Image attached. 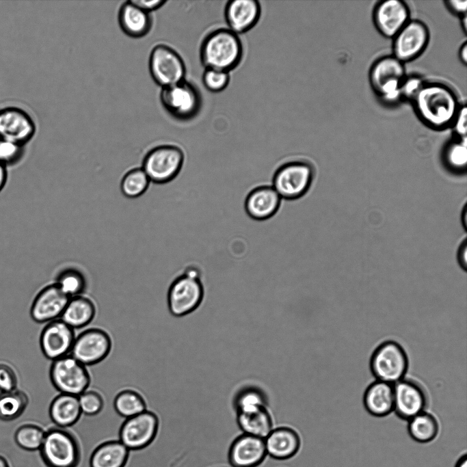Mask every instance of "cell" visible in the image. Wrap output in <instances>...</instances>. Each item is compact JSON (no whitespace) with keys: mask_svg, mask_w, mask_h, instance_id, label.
<instances>
[{"mask_svg":"<svg viewBox=\"0 0 467 467\" xmlns=\"http://www.w3.org/2000/svg\"><path fill=\"white\" fill-rule=\"evenodd\" d=\"M118 22L123 32L132 38L146 36L152 27L150 13L138 8L131 1H126L121 5Z\"/></svg>","mask_w":467,"mask_h":467,"instance_id":"cell-26","label":"cell"},{"mask_svg":"<svg viewBox=\"0 0 467 467\" xmlns=\"http://www.w3.org/2000/svg\"><path fill=\"white\" fill-rule=\"evenodd\" d=\"M235 421L242 433L265 439L273 427V419L267 408L236 414Z\"/></svg>","mask_w":467,"mask_h":467,"instance_id":"cell-28","label":"cell"},{"mask_svg":"<svg viewBox=\"0 0 467 467\" xmlns=\"http://www.w3.org/2000/svg\"><path fill=\"white\" fill-rule=\"evenodd\" d=\"M18 378L13 368L5 363H0L1 392L16 390Z\"/></svg>","mask_w":467,"mask_h":467,"instance_id":"cell-41","label":"cell"},{"mask_svg":"<svg viewBox=\"0 0 467 467\" xmlns=\"http://www.w3.org/2000/svg\"><path fill=\"white\" fill-rule=\"evenodd\" d=\"M23 144L0 138V161L8 168L20 163L25 150Z\"/></svg>","mask_w":467,"mask_h":467,"instance_id":"cell-39","label":"cell"},{"mask_svg":"<svg viewBox=\"0 0 467 467\" xmlns=\"http://www.w3.org/2000/svg\"><path fill=\"white\" fill-rule=\"evenodd\" d=\"M46 430L36 424L20 426L14 433L16 444L28 451H39L44 441Z\"/></svg>","mask_w":467,"mask_h":467,"instance_id":"cell-36","label":"cell"},{"mask_svg":"<svg viewBox=\"0 0 467 467\" xmlns=\"http://www.w3.org/2000/svg\"><path fill=\"white\" fill-rule=\"evenodd\" d=\"M408 364V355L403 347L388 340L379 345L373 352L370 369L377 380L394 385L405 377Z\"/></svg>","mask_w":467,"mask_h":467,"instance_id":"cell-5","label":"cell"},{"mask_svg":"<svg viewBox=\"0 0 467 467\" xmlns=\"http://www.w3.org/2000/svg\"><path fill=\"white\" fill-rule=\"evenodd\" d=\"M458 261L461 267L466 269L467 268V242L464 241L461 245L458 251Z\"/></svg>","mask_w":467,"mask_h":467,"instance_id":"cell-46","label":"cell"},{"mask_svg":"<svg viewBox=\"0 0 467 467\" xmlns=\"http://www.w3.org/2000/svg\"><path fill=\"white\" fill-rule=\"evenodd\" d=\"M429 404L427 392L418 381L404 377L394 384V410L399 418L409 421L425 412Z\"/></svg>","mask_w":467,"mask_h":467,"instance_id":"cell-14","label":"cell"},{"mask_svg":"<svg viewBox=\"0 0 467 467\" xmlns=\"http://www.w3.org/2000/svg\"><path fill=\"white\" fill-rule=\"evenodd\" d=\"M446 5L453 13L461 17L466 14L467 1L466 0H449L446 1Z\"/></svg>","mask_w":467,"mask_h":467,"instance_id":"cell-45","label":"cell"},{"mask_svg":"<svg viewBox=\"0 0 467 467\" xmlns=\"http://www.w3.org/2000/svg\"><path fill=\"white\" fill-rule=\"evenodd\" d=\"M455 467H467V456L466 454L458 459Z\"/></svg>","mask_w":467,"mask_h":467,"instance_id":"cell-49","label":"cell"},{"mask_svg":"<svg viewBox=\"0 0 467 467\" xmlns=\"http://www.w3.org/2000/svg\"><path fill=\"white\" fill-rule=\"evenodd\" d=\"M243 46L239 36L230 29H218L204 39L200 57L205 69L229 72L240 63Z\"/></svg>","mask_w":467,"mask_h":467,"instance_id":"cell-2","label":"cell"},{"mask_svg":"<svg viewBox=\"0 0 467 467\" xmlns=\"http://www.w3.org/2000/svg\"><path fill=\"white\" fill-rule=\"evenodd\" d=\"M55 284L70 298L83 295L87 286L83 274L74 268L65 269L59 272Z\"/></svg>","mask_w":467,"mask_h":467,"instance_id":"cell-34","label":"cell"},{"mask_svg":"<svg viewBox=\"0 0 467 467\" xmlns=\"http://www.w3.org/2000/svg\"><path fill=\"white\" fill-rule=\"evenodd\" d=\"M110 335L99 328H91L76 336L70 354L85 366L98 364L110 353Z\"/></svg>","mask_w":467,"mask_h":467,"instance_id":"cell-12","label":"cell"},{"mask_svg":"<svg viewBox=\"0 0 467 467\" xmlns=\"http://www.w3.org/2000/svg\"><path fill=\"white\" fill-rule=\"evenodd\" d=\"M438 431V421L428 412H423L408 421V433L416 442H429L436 438Z\"/></svg>","mask_w":467,"mask_h":467,"instance_id":"cell-31","label":"cell"},{"mask_svg":"<svg viewBox=\"0 0 467 467\" xmlns=\"http://www.w3.org/2000/svg\"><path fill=\"white\" fill-rule=\"evenodd\" d=\"M82 414L94 416L100 414L104 408L102 395L95 390L87 389L78 396Z\"/></svg>","mask_w":467,"mask_h":467,"instance_id":"cell-38","label":"cell"},{"mask_svg":"<svg viewBox=\"0 0 467 467\" xmlns=\"http://www.w3.org/2000/svg\"><path fill=\"white\" fill-rule=\"evenodd\" d=\"M363 403L366 410L375 417H384L394 410V385L376 380L365 390Z\"/></svg>","mask_w":467,"mask_h":467,"instance_id":"cell-24","label":"cell"},{"mask_svg":"<svg viewBox=\"0 0 467 467\" xmlns=\"http://www.w3.org/2000/svg\"><path fill=\"white\" fill-rule=\"evenodd\" d=\"M281 200L272 186H258L248 194L245 200V210L253 219L266 220L277 213Z\"/></svg>","mask_w":467,"mask_h":467,"instance_id":"cell-22","label":"cell"},{"mask_svg":"<svg viewBox=\"0 0 467 467\" xmlns=\"http://www.w3.org/2000/svg\"><path fill=\"white\" fill-rule=\"evenodd\" d=\"M267 395L257 384H243L237 390L232 397V406L236 414L267 408Z\"/></svg>","mask_w":467,"mask_h":467,"instance_id":"cell-30","label":"cell"},{"mask_svg":"<svg viewBox=\"0 0 467 467\" xmlns=\"http://www.w3.org/2000/svg\"><path fill=\"white\" fill-rule=\"evenodd\" d=\"M150 181L142 168L129 170L120 182L122 194L129 198H136L143 195L148 189Z\"/></svg>","mask_w":467,"mask_h":467,"instance_id":"cell-35","label":"cell"},{"mask_svg":"<svg viewBox=\"0 0 467 467\" xmlns=\"http://www.w3.org/2000/svg\"><path fill=\"white\" fill-rule=\"evenodd\" d=\"M38 451L46 467H77L80 462L78 442L68 429L54 426L46 429Z\"/></svg>","mask_w":467,"mask_h":467,"instance_id":"cell-4","label":"cell"},{"mask_svg":"<svg viewBox=\"0 0 467 467\" xmlns=\"http://www.w3.org/2000/svg\"><path fill=\"white\" fill-rule=\"evenodd\" d=\"M373 18L379 31L386 38H393L410 20V10L402 1L385 0L376 6Z\"/></svg>","mask_w":467,"mask_h":467,"instance_id":"cell-20","label":"cell"},{"mask_svg":"<svg viewBox=\"0 0 467 467\" xmlns=\"http://www.w3.org/2000/svg\"><path fill=\"white\" fill-rule=\"evenodd\" d=\"M459 57L461 62L466 65L467 64V44L466 42L460 47Z\"/></svg>","mask_w":467,"mask_h":467,"instance_id":"cell-48","label":"cell"},{"mask_svg":"<svg viewBox=\"0 0 467 467\" xmlns=\"http://www.w3.org/2000/svg\"><path fill=\"white\" fill-rule=\"evenodd\" d=\"M0 467H10L6 459L1 455H0Z\"/></svg>","mask_w":467,"mask_h":467,"instance_id":"cell-52","label":"cell"},{"mask_svg":"<svg viewBox=\"0 0 467 467\" xmlns=\"http://www.w3.org/2000/svg\"><path fill=\"white\" fill-rule=\"evenodd\" d=\"M264 442L267 455L277 460H286L294 457L301 446L299 433L288 426L274 427Z\"/></svg>","mask_w":467,"mask_h":467,"instance_id":"cell-23","label":"cell"},{"mask_svg":"<svg viewBox=\"0 0 467 467\" xmlns=\"http://www.w3.org/2000/svg\"><path fill=\"white\" fill-rule=\"evenodd\" d=\"M462 27L464 29V32L467 30V16L466 14L462 16Z\"/></svg>","mask_w":467,"mask_h":467,"instance_id":"cell-51","label":"cell"},{"mask_svg":"<svg viewBox=\"0 0 467 467\" xmlns=\"http://www.w3.org/2000/svg\"><path fill=\"white\" fill-rule=\"evenodd\" d=\"M413 101L420 118L437 129L452 125L460 107L455 92L438 83H425Z\"/></svg>","mask_w":467,"mask_h":467,"instance_id":"cell-1","label":"cell"},{"mask_svg":"<svg viewBox=\"0 0 467 467\" xmlns=\"http://www.w3.org/2000/svg\"><path fill=\"white\" fill-rule=\"evenodd\" d=\"M69 299L55 283L44 286L32 302L31 319L38 323L60 319Z\"/></svg>","mask_w":467,"mask_h":467,"instance_id":"cell-17","label":"cell"},{"mask_svg":"<svg viewBox=\"0 0 467 467\" xmlns=\"http://www.w3.org/2000/svg\"><path fill=\"white\" fill-rule=\"evenodd\" d=\"M185 160L183 150L174 145H161L151 149L144 157L142 168L150 182L164 184L174 180Z\"/></svg>","mask_w":467,"mask_h":467,"instance_id":"cell-7","label":"cell"},{"mask_svg":"<svg viewBox=\"0 0 467 467\" xmlns=\"http://www.w3.org/2000/svg\"><path fill=\"white\" fill-rule=\"evenodd\" d=\"M49 413L55 427L64 429L72 427L82 415L78 397L59 393L51 401Z\"/></svg>","mask_w":467,"mask_h":467,"instance_id":"cell-25","label":"cell"},{"mask_svg":"<svg viewBox=\"0 0 467 467\" xmlns=\"http://www.w3.org/2000/svg\"><path fill=\"white\" fill-rule=\"evenodd\" d=\"M424 85L423 80L418 76L405 77L401 85L402 98L413 100Z\"/></svg>","mask_w":467,"mask_h":467,"instance_id":"cell-42","label":"cell"},{"mask_svg":"<svg viewBox=\"0 0 467 467\" xmlns=\"http://www.w3.org/2000/svg\"><path fill=\"white\" fill-rule=\"evenodd\" d=\"M35 132V123L26 111L14 107L0 109L1 139L25 145Z\"/></svg>","mask_w":467,"mask_h":467,"instance_id":"cell-18","label":"cell"},{"mask_svg":"<svg viewBox=\"0 0 467 467\" xmlns=\"http://www.w3.org/2000/svg\"><path fill=\"white\" fill-rule=\"evenodd\" d=\"M462 224L464 226V228L466 229V225H467V211H466V207H464V209L462 211Z\"/></svg>","mask_w":467,"mask_h":467,"instance_id":"cell-50","label":"cell"},{"mask_svg":"<svg viewBox=\"0 0 467 467\" xmlns=\"http://www.w3.org/2000/svg\"><path fill=\"white\" fill-rule=\"evenodd\" d=\"M75 337V330L61 319L50 321L40 334L42 352L51 361L69 355Z\"/></svg>","mask_w":467,"mask_h":467,"instance_id":"cell-16","label":"cell"},{"mask_svg":"<svg viewBox=\"0 0 467 467\" xmlns=\"http://www.w3.org/2000/svg\"><path fill=\"white\" fill-rule=\"evenodd\" d=\"M114 408L116 412L124 419L147 410L144 397L137 391L130 388L121 390L116 394Z\"/></svg>","mask_w":467,"mask_h":467,"instance_id":"cell-32","label":"cell"},{"mask_svg":"<svg viewBox=\"0 0 467 467\" xmlns=\"http://www.w3.org/2000/svg\"><path fill=\"white\" fill-rule=\"evenodd\" d=\"M405 77L404 64L393 55L376 61L369 74L373 88L386 104H395L401 100V85Z\"/></svg>","mask_w":467,"mask_h":467,"instance_id":"cell-6","label":"cell"},{"mask_svg":"<svg viewBox=\"0 0 467 467\" xmlns=\"http://www.w3.org/2000/svg\"><path fill=\"white\" fill-rule=\"evenodd\" d=\"M150 75L159 85L168 87L185 80L186 68L183 59L171 47L156 45L149 57Z\"/></svg>","mask_w":467,"mask_h":467,"instance_id":"cell-10","label":"cell"},{"mask_svg":"<svg viewBox=\"0 0 467 467\" xmlns=\"http://www.w3.org/2000/svg\"><path fill=\"white\" fill-rule=\"evenodd\" d=\"M96 314L94 302L83 294L69 299L60 319L75 330L90 324Z\"/></svg>","mask_w":467,"mask_h":467,"instance_id":"cell-27","label":"cell"},{"mask_svg":"<svg viewBox=\"0 0 467 467\" xmlns=\"http://www.w3.org/2000/svg\"><path fill=\"white\" fill-rule=\"evenodd\" d=\"M159 423L158 415L146 410L124 420L120 426L118 439L129 451L144 449L155 439Z\"/></svg>","mask_w":467,"mask_h":467,"instance_id":"cell-11","label":"cell"},{"mask_svg":"<svg viewBox=\"0 0 467 467\" xmlns=\"http://www.w3.org/2000/svg\"><path fill=\"white\" fill-rule=\"evenodd\" d=\"M204 295V286L198 269L191 267L177 277L168 291V307L175 317H183L194 312Z\"/></svg>","mask_w":467,"mask_h":467,"instance_id":"cell-3","label":"cell"},{"mask_svg":"<svg viewBox=\"0 0 467 467\" xmlns=\"http://www.w3.org/2000/svg\"><path fill=\"white\" fill-rule=\"evenodd\" d=\"M8 177V168L0 161V192L6 185Z\"/></svg>","mask_w":467,"mask_h":467,"instance_id":"cell-47","label":"cell"},{"mask_svg":"<svg viewBox=\"0 0 467 467\" xmlns=\"http://www.w3.org/2000/svg\"><path fill=\"white\" fill-rule=\"evenodd\" d=\"M313 178L312 167L302 161H293L280 165L275 172L272 187L281 198L293 200L302 197Z\"/></svg>","mask_w":467,"mask_h":467,"instance_id":"cell-9","label":"cell"},{"mask_svg":"<svg viewBox=\"0 0 467 467\" xmlns=\"http://www.w3.org/2000/svg\"><path fill=\"white\" fill-rule=\"evenodd\" d=\"M261 12L256 0L229 1L224 10L228 29L239 35L251 29L259 20Z\"/></svg>","mask_w":467,"mask_h":467,"instance_id":"cell-21","label":"cell"},{"mask_svg":"<svg viewBox=\"0 0 467 467\" xmlns=\"http://www.w3.org/2000/svg\"><path fill=\"white\" fill-rule=\"evenodd\" d=\"M230 81L229 72L205 69L202 75V83L204 87L212 92H219L224 90Z\"/></svg>","mask_w":467,"mask_h":467,"instance_id":"cell-40","label":"cell"},{"mask_svg":"<svg viewBox=\"0 0 467 467\" xmlns=\"http://www.w3.org/2000/svg\"><path fill=\"white\" fill-rule=\"evenodd\" d=\"M29 404L28 395L23 390L0 392V420L13 421L18 418Z\"/></svg>","mask_w":467,"mask_h":467,"instance_id":"cell-33","label":"cell"},{"mask_svg":"<svg viewBox=\"0 0 467 467\" xmlns=\"http://www.w3.org/2000/svg\"><path fill=\"white\" fill-rule=\"evenodd\" d=\"M267 455L264 439L241 433L231 443L228 460L232 467H258Z\"/></svg>","mask_w":467,"mask_h":467,"instance_id":"cell-19","label":"cell"},{"mask_svg":"<svg viewBox=\"0 0 467 467\" xmlns=\"http://www.w3.org/2000/svg\"><path fill=\"white\" fill-rule=\"evenodd\" d=\"M49 376L59 393L77 397L88 389L91 382L87 366L70 354L52 361Z\"/></svg>","mask_w":467,"mask_h":467,"instance_id":"cell-8","label":"cell"},{"mask_svg":"<svg viewBox=\"0 0 467 467\" xmlns=\"http://www.w3.org/2000/svg\"><path fill=\"white\" fill-rule=\"evenodd\" d=\"M160 100L164 109L179 120L191 118L197 114L200 105L199 93L193 85L185 80L163 88Z\"/></svg>","mask_w":467,"mask_h":467,"instance_id":"cell-13","label":"cell"},{"mask_svg":"<svg viewBox=\"0 0 467 467\" xmlns=\"http://www.w3.org/2000/svg\"><path fill=\"white\" fill-rule=\"evenodd\" d=\"M129 450L120 440L102 443L92 452L90 458V467H124Z\"/></svg>","mask_w":467,"mask_h":467,"instance_id":"cell-29","label":"cell"},{"mask_svg":"<svg viewBox=\"0 0 467 467\" xmlns=\"http://www.w3.org/2000/svg\"><path fill=\"white\" fill-rule=\"evenodd\" d=\"M445 160L451 168L464 170L467 163L466 137L450 144L445 150Z\"/></svg>","mask_w":467,"mask_h":467,"instance_id":"cell-37","label":"cell"},{"mask_svg":"<svg viewBox=\"0 0 467 467\" xmlns=\"http://www.w3.org/2000/svg\"><path fill=\"white\" fill-rule=\"evenodd\" d=\"M131 3L141 8L144 11L150 13V12L156 10L163 6L166 1L164 0H130Z\"/></svg>","mask_w":467,"mask_h":467,"instance_id":"cell-44","label":"cell"},{"mask_svg":"<svg viewBox=\"0 0 467 467\" xmlns=\"http://www.w3.org/2000/svg\"><path fill=\"white\" fill-rule=\"evenodd\" d=\"M429 39L427 26L417 20H410L393 38V56L403 64L419 56Z\"/></svg>","mask_w":467,"mask_h":467,"instance_id":"cell-15","label":"cell"},{"mask_svg":"<svg viewBox=\"0 0 467 467\" xmlns=\"http://www.w3.org/2000/svg\"><path fill=\"white\" fill-rule=\"evenodd\" d=\"M466 122L467 108L466 105L460 106L452 124V126H453L454 131L460 138L466 137Z\"/></svg>","mask_w":467,"mask_h":467,"instance_id":"cell-43","label":"cell"}]
</instances>
